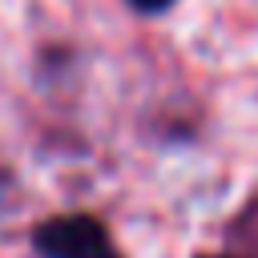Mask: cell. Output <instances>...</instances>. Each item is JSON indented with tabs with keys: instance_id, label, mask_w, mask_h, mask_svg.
I'll return each instance as SVG.
<instances>
[{
	"instance_id": "cell-1",
	"label": "cell",
	"mask_w": 258,
	"mask_h": 258,
	"mask_svg": "<svg viewBox=\"0 0 258 258\" xmlns=\"http://www.w3.org/2000/svg\"><path fill=\"white\" fill-rule=\"evenodd\" d=\"M32 250L36 258H125L93 214H52L32 226Z\"/></svg>"
},
{
	"instance_id": "cell-2",
	"label": "cell",
	"mask_w": 258,
	"mask_h": 258,
	"mask_svg": "<svg viewBox=\"0 0 258 258\" xmlns=\"http://www.w3.org/2000/svg\"><path fill=\"white\" fill-rule=\"evenodd\" d=\"M133 12H141V16H161V12H169L177 0H125Z\"/></svg>"
},
{
	"instance_id": "cell-3",
	"label": "cell",
	"mask_w": 258,
	"mask_h": 258,
	"mask_svg": "<svg viewBox=\"0 0 258 258\" xmlns=\"http://www.w3.org/2000/svg\"><path fill=\"white\" fill-rule=\"evenodd\" d=\"M198 258H250V254H198Z\"/></svg>"
}]
</instances>
